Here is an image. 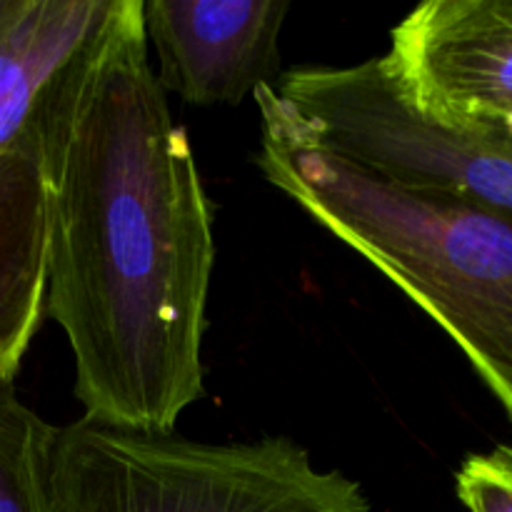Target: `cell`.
I'll list each match as a JSON object with an SVG mask.
<instances>
[{"label":"cell","mask_w":512,"mask_h":512,"mask_svg":"<svg viewBox=\"0 0 512 512\" xmlns=\"http://www.w3.org/2000/svg\"><path fill=\"white\" fill-rule=\"evenodd\" d=\"M48 183V300L85 418L173 433L203 398L213 210L150 63L143 0H108L30 118Z\"/></svg>","instance_id":"cell-1"},{"label":"cell","mask_w":512,"mask_h":512,"mask_svg":"<svg viewBox=\"0 0 512 512\" xmlns=\"http://www.w3.org/2000/svg\"><path fill=\"white\" fill-rule=\"evenodd\" d=\"M258 168L450 335L512 420V213L395 185L325 150L260 85Z\"/></svg>","instance_id":"cell-2"},{"label":"cell","mask_w":512,"mask_h":512,"mask_svg":"<svg viewBox=\"0 0 512 512\" xmlns=\"http://www.w3.org/2000/svg\"><path fill=\"white\" fill-rule=\"evenodd\" d=\"M60 512H370L358 480L290 438L205 443L78 418L58 430Z\"/></svg>","instance_id":"cell-3"},{"label":"cell","mask_w":512,"mask_h":512,"mask_svg":"<svg viewBox=\"0 0 512 512\" xmlns=\"http://www.w3.org/2000/svg\"><path fill=\"white\" fill-rule=\"evenodd\" d=\"M275 93L330 153L395 185L512 213V160L425 120L378 58L300 65Z\"/></svg>","instance_id":"cell-4"},{"label":"cell","mask_w":512,"mask_h":512,"mask_svg":"<svg viewBox=\"0 0 512 512\" xmlns=\"http://www.w3.org/2000/svg\"><path fill=\"white\" fill-rule=\"evenodd\" d=\"M380 63L425 120L478 133L512 110V0H428L390 30Z\"/></svg>","instance_id":"cell-5"},{"label":"cell","mask_w":512,"mask_h":512,"mask_svg":"<svg viewBox=\"0 0 512 512\" xmlns=\"http://www.w3.org/2000/svg\"><path fill=\"white\" fill-rule=\"evenodd\" d=\"M290 3L143 0L158 80L188 105H240L280 78V30Z\"/></svg>","instance_id":"cell-6"},{"label":"cell","mask_w":512,"mask_h":512,"mask_svg":"<svg viewBox=\"0 0 512 512\" xmlns=\"http://www.w3.org/2000/svg\"><path fill=\"white\" fill-rule=\"evenodd\" d=\"M48 300V183L33 128L0 150V385H10Z\"/></svg>","instance_id":"cell-7"},{"label":"cell","mask_w":512,"mask_h":512,"mask_svg":"<svg viewBox=\"0 0 512 512\" xmlns=\"http://www.w3.org/2000/svg\"><path fill=\"white\" fill-rule=\"evenodd\" d=\"M105 8L108 0H20L0 33V150L25 133L40 95Z\"/></svg>","instance_id":"cell-8"},{"label":"cell","mask_w":512,"mask_h":512,"mask_svg":"<svg viewBox=\"0 0 512 512\" xmlns=\"http://www.w3.org/2000/svg\"><path fill=\"white\" fill-rule=\"evenodd\" d=\"M58 425L0 385V512H60L53 485Z\"/></svg>","instance_id":"cell-9"},{"label":"cell","mask_w":512,"mask_h":512,"mask_svg":"<svg viewBox=\"0 0 512 512\" xmlns=\"http://www.w3.org/2000/svg\"><path fill=\"white\" fill-rule=\"evenodd\" d=\"M455 488L468 512H512V445L468 455L455 475Z\"/></svg>","instance_id":"cell-10"},{"label":"cell","mask_w":512,"mask_h":512,"mask_svg":"<svg viewBox=\"0 0 512 512\" xmlns=\"http://www.w3.org/2000/svg\"><path fill=\"white\" fill-rule=\"evenodd\" d=\"M460 138H468L473 143L485 145V148L495 150V153L505 155V158L512 160V110H508L500 118L490 120L488 125L478 130L473 135H460Z\"/></svg>","instance_id":"cell-11"},{"label":"cell","mask_w":512,"mask_h":512,"mask_svg":"<svg viewBox=\"0 0 512 512\" xmlns=\"http://www.w3.org/2000/svg\"><path fill=\"white\" fill-rule=\"evenodd\" d=\"M18 8H20V0H0V33H3L5 25L10 23V18L18 13Z\"/></svg>","instance_id":"cell-12"}]
</instances>
